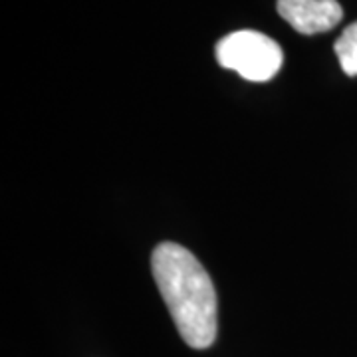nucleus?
I'll use <instances>...</instances> for the list:
<instances>
[{
    "label": "nucleus",
    "instance_id": "nucleus-1",
    "mask_svg": "<svg viewBox=\"0 0 357 357\" xmlns=\"http://www.w3.org/2000/svg\"><path fill=\"white\" fill-rule=\"evenodd\" d=\"M157 288L181 337L192 349H206L217 340V292L208 272L185 246L161 243L151 256Z\"/></svg>",
    "mask_w": 357,
    "mask_h": 357
},
{
    "label": "nucleus",
    "instance_id": "nucleus-4",
    "mask_svg": "<svg viewBox=\"0 0 357 357\" xmlns=\"http://www.w3.org/2000/svg\"><path fill=\"white\" fill-rule=\"evenodd\" d=\"M335 56L347 76H357V22L349 24L335 40Z\"/></svg>",
    "mask_w": 357,
    "mask_h": 357
},
{
    "label": "nucleus",
    "instance_id": "nucleus-3",
    "mask_svg": "<svg viewBox=\"0 0 357 357\" xmlns=\"http://www.w3.org/2000/svg\"><path fill=\"white\" fill-rule=\"evenodd\" d=\"M276 8L296 32L306 36L328 32L344 18L337 0H278Z\"/></svg>",
    "mask_w": 357,
    "mask_h": 357
},
{
    "label": "nucleus",
    "instance_id": "nucleus-2",
    "mask_svg": "<svg viewBox=\"0 0 357 357\" xmlns=\"http://www.w3.org/2000/svg\"><path fill=\"white\" fill-rule=\"evenodd\" d=\"M218 64L238 72L248 82H268L280 72L284 54L278 42L256 30H238L218 40Z\"/></svg>",
    "mask_w": 357,
    "mask_h": 357
}]
</instances>
